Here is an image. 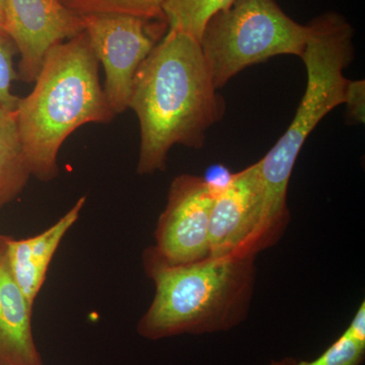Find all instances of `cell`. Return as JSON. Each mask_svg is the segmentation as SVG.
Instances as JSON below:
<instances>
[{"label": "cell", "mask_w": 365, "mask_h": 365, "mask_svg": "<svg viewBox=\"0 0 365 365\" xmlns=\"http://www.w3.org/2000/svg\"><path fill=\"white\" fill-rule=\"evenodd\" d=\"M235 0H165L163 14L170 30L180 31L201 42L204 29L215 14Z\"/></svg>", "instance_id": "obj_14"}, {"label": "cell", "mask_w": 365, "mask_h": 365, "mask_svg": "<svg viewBox=\"0 0 365 365\" xmlns=\"http://www.w3.org/2000/svg\"><path fill=\"white\" fill-rule=\"evenodd\" d=\"M16 46L7 36L0 35V106L7 109H16L19 97L13 93V83L18 78L14 58Z\"/></svg>", "instance_id": "obj_16"}, {"label": "cell", "mask_w": 365, "mask_h": 365, "mask_svg": "<svg viewBox=\"0 0 365 365\" xmlns=\"http://www.w3.org/2000/svg\"><path fill=\"white\" fill-rule=\"evenodd\" d=\"M14 115L31 175L44 182L58 175L60 148L74 131L112 121L85 32L48 51L33 91L19 98Z\"/></svg>", "instance_id": "obj_2"}, {"label": "cell", "mask_w": 365, "mask_h": 365, "mask_svg": "<svg viewBox=\"0 0 365 365\" xmlns=\"http://www.w3.org/2000/svg\"><path fill=\"white\" fill-rule=\"evenodd\" d=\"M61 1H62V2H63V1H64V0H61Z\"/></svg>", "instance_id": "obj_20"}, {"label": "cell", "mask_w": 365, "mask_h": 365, "mask_svg": "<svg viewBox=\"0 0 365 365\" xmlns=\"http://www.w3.org/2000/svg\"><path fill=\"white\" fill-rule=\"evenodd\" d=\"M264 222V185L259 163L235 173L215 197L209 227L210 257L257 256Z\"/></svg>", "instance_id": "obj_8"}, {"label": "cell", "mask_w": 365, "mask_h": 365, "mask_svg": "<svg viewBox=\"0 0 365 365\" xmlns=\"http://www.w3.org/2000/svg\"><path fill=\"white\" fill-rule=\"evenodd\" d=\"M6 30L20 54L18 78L35 83L53 46L83 32V18L61 0H4Z\"/></svg>", "instance_id": "obj_9"}, {"label": "cell", "mask_w": 365, "mask_h": 365, "mask_svg": "<svg viewBox=\"0 0 365 365\" xmlns=\"http://www.w3.org/2000/svg\"><path fill=\"white\" fill-rule=\"evenodd\" d=\"M217 91L200 42L168 29L132 86L129 109L140 126L139 175L165 170L177 144L202 148L209 129L225 116V101Z\"/></svg>", "instance_id": "obj_1"}, {"label": "cell", "mask_w": 365, "mask_h": 365, "mask_svg": "<svg viewBox=\"0 0 365 365\" xmlns=\"http://www.w3.org/2000/svg\"><path fill=\"white\" fill-rule=\"evenodd\" d=\"M234 175L225 165L216 163L206 170L202 178L211 193L215 197L230 186L234 179Z\"/></svg>", "instance_id": "obj_18"}, {"label": "cell", "mask_w": 365, "mask_h": 365, "mask_svg": "<svg viewBox=\"0 0 365 365\" xmlns=\"http://www.w3.org/2000/svg\"><path fill=\"white\" fill-rule=\"evenodd\" d=\"M33 307L11 272L0 235V365H44L33 336Z\"/></svg>", "instance_id": "obj_10"}, {"label": "cell", "mask_w": 365, "mask_h": 365, "mask_svg": "<svg viewBox=\"0 0 365 365\" xmlns=\"http://www.w3.org/2000/svg\"><path fill=\"white\" fill-rule=\"evenodd\" d=\"M215 196L202 177L181 175L170 184L168 202L155 230V246L148 249L158 260L182 265L210 257L209 227Z\"/></svg>", "instance_id": "obj_7"}, {"label": "cell", "mask_w": 365, "mask_h": 365, "mask_svg": "<svg viewBox=\"0 0 365 365\" xmlns=\"http://www.w3.org/2000/svg\"><path fill=\"white\" fill-rule=\"evenodd\" d=\"M256 256L223 257L169 265L148 250L143 265L155 294L137 332L148 340L227 332L248 317Z\"/></svg>", "instance_id": "obj_3"}, {"label": "cell", "mask_w": 365, "mask_h": 365, "mask_svg": "<svg viewBox=\"0 0 365 365\" xmlns=\"http://www.w3.org/2000/svg\"><path fill=\"white\" fill-rule=\"evenodd\" d=\"M0 35L7 36L6 30V2L0 0Z\"/></svg>", "instance_id": "obj_19"}, {"label": "cell", "mask_w": 365, "mask_h": 365, "mask_svg": "<svg viewBox=\"0 0 365 365\" xmlns=\"http://www.w3.org/2000/svg\"><path fill=\"white\" fill-rule=\"evenodd\" d=\"M347 121L350 124H364L365 120V81H348L346 88L345 101Z\"/></svg>", "instance_id": "obj_17"}, {"label": "cell", "mask_w": 365, "mask_h": 365, "mask_svg": "<svg viewBox=\"0 0 365 365\" xmlns=\"http://www.w3.org/2000/svg\"><path fill=\"white\" fill-rule=\"evenodd\" d=\"M307 38V26L292 20L275 0H235L209 20L200 45L220 90L240 72L272 57H302Z\"/></svg>", "instance_id": "obj_5"}, {"label": "cell", "mask_w": 365, "mask_h": 365, "mask_svg": "<svg viewBox=\"0 0 365 365\" xmlns=\"http://www.w3.org/2000/svg\"><path fill=\"white\" fill-rule=\"evenodd\" d=\"M165 0H64L74 13L129 14L150 21H165L163 6Z\"/></svg>", "instance_id": "obj_15"}, {"label": "cell", "mask_w": 365, "mask_h": 365, "mask_svg": "<svg viewBox=\"0 0 365 365\" xmlns=\"http://www.w3.org/2000/svg\"><path fill=\"white\" fill-rule=\"evenodd\" d=\"M88 36L105 71L104 91L115 115L129 109L137 71L169 29L165 21H150L129 14H83Z\"/></svg>", "instance_id": "obj_6"}, {"label": "cell", "mask_w": 365, "mask_h": 365, "mask_svg": "<svg viewBox=\"0 0 365 365\" xmlns=\"http://www.w3.org/2000/svg\"><path fill=\"white\" fill-rule=\"evenodd\" d=\"M364 355L365 302H362L344 332L316 359L307 361L287 357L269 365H361Z\"/></svg>", "instance_id": "obj_13"}, {"label": "cell", "mask_w": 365, "mask_h": 365, "mask_svg": "<svg viewBox=\"0 0 365 365\" xmlns=\"http://www.w3.org/2000/svg\"><path fill=\"white\" fill-rule=\"evenodd\" d=\"M309 38L300 58L307 68L306 91L287 130L261 160L264 185L262 247L274 246L290 220L288 185L307 137L335 108L344 104L349 79L343 71L354 59V30L342 14L328 11L307 24Z\"/></svg>", "instance_id": "obj_4"}, {"label": "cell", "mask_w": 365, "mask_h": 365, "mask_svg": "<svg viewBox=\"0 0 365 365\" xmlns=\"http://www.w3.org/2000/svg\"><path fill=\"white\" fill-rule=\"evenodd\" d=\"M86 201V196L81 197L68 212L42 234L25 240L6 237L9 269L14 280L33 307L44 284L53 257L64 235L78 222Z\"/></svg>", "instance_id": "obj_11"}, {"label": "cell", "mask_w": 365, "mask_h": 365, "mask_svg": "<svg viewBox=\"0 0 365 365\" xmlns=\"http://www.w3.org/2000/svg\"><path fill=\"white\" fill-rule=\"evenodd\" d=\"M31 176L14 110L0 106V210L20 195Z\"/></svg>", "instance_id": "obj_12"}]
</instances>
